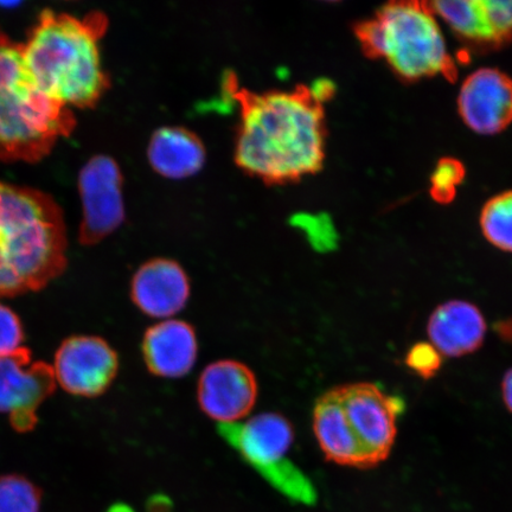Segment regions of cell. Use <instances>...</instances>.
I'll use <instances>...</instances> for the list:
<instances>
[{"label": "cell", "instance_id": "obj_22", "mask_svg": "<svg viewBox=\"0 0 512 512\" xmlns=\"http://www.w3.org/2000/svg\"><path fill=\"white\" fill-rule=\"evenodd\" d=\"M405 363L421 379L431 380L443 367V355L431 343H415L407 351Z\"/></svg>", "mask_w": 512, "mask_h": 512}, {"label": "cell", "instance_id": "obj_25", "mask_svg": "<svg viewBox=\"0 0 512 512\" xmlns=\"http://www.w3.org/2000/svg\"><path fill=\"white\" fill-rule=\"evenodd\" d=\"M501 389L504 406L512 414V368L504 374Z\"/></svg>", "mask_w": 512, "mask_h": 512}, {"label": "cell", "instance_id": "obj_20", "mask_svg": "<svg viewBox=\"0 0 512 512\" xmlns=\"http://www.w3.org/2000/svg\"><path fill=\"white\" fill-rule=\"evenodd\" d=\"M42 490L21 475L0 476V512H40Z\"/></svg>", "mask_w": 512, "mask_h": 512}, {"label": "cell", "instance_id": "obj_17", "mask_svg": "<svg viewBox=\"0 0 512 512\" xmlns=\"http://www.w3.org/2000/svg\"><path fill=\"white\" fill-rule=\"evenodd\" d=\"M147 158L160 176L183 179L194 176L206 163V149L195 133L184 127L165 126L151 137Z\"/></svg>", "mask_w": 512, "mask_h": 512}, {"label": "cell", "instance_id": "obj_13", "mask_svg": "<svg viewBox=\"0 0 512 512\" xmlns=\"http://www.w3.org/2000/svg\"><path fill=\"white\" fill-rule=\"evenodd\" d=\"M191 286L178 262L165 258L146 261L134 273L131 298L146 316L171 319L187 306Z\"/></svg>", "mask_w": 512, "mask_h": 512}, {"label": "cell", "instance_id": "obj_15", "mask_svg": "<svg viewBox=\"0 0 512 512\" xmlns=\"http://www.w3.org/2000/svg\"><path fill=\"white\" fill-rule=\"evenodd\" d=\"M198 355L196 331L178 319H165L146 330L143 357L150 373L162 379H181L194 368Z\"/></svg>", "mask_w": 512, "mask_h": 512}, {"label": "cell", "instance_id": "obj_12", "mask_svg": "<svg viewBox=\"0 0 512 512\" xmlns=\"http://www.w3.org/2000/svg\"><path fill=\"white\" fill-rule=\"evenodd\" d=\"M458 108L471 130L480 134L502 132L512 123V80L497 69L477 70L463 83Z\"/></svg>", "mask_w": 512, "mask_h": 512}, {"label": "cell", "instance_id": "obj_16", "mask_svg": "<svg viewBox=\"0 0 512 512\" xmlns=\"http://www.w3.org/2000/svg\"><path fill=\"white\" fill-rule=\"evenodd\" d=\"M313 432L320 450L331 463L368 469L367 459L352 432L337 388L320 398L313 408Z\"/></svg>", "mask_w": 512, "mask_h": 512}, {"label": "cell", "instance_id": "obj_11", "mask_svg": "<svg viewBox=\"0 0 512 512\" xmlns=\"http://www.w3.org/2000/svg\"><path fill=\"white\" fill-rule=\"evenodd\" d=\"M258 381L246 364L222 360L202 371L197 400L210 419L219 425L239 424L251 414L258 400Z\"/></svg>", "mask_w": 512, "mask_h": 512}, {"label": "cell", "instance_id": "obj_9", "mask_svg": "<svg viewBox=\"0 0 512 512\" xmlns=\"http://www.w3.org/2000/svg\"><path fill=\"white\" fill-rule=\"evenodd\" d=\"M55 389L53 367L32 361L30 349L21 348L0 356V413L10 415V424L17 432L34 430L37 409Z\"/></svg>", "mask_w": 512, "mask_h": 512}, {"label": "cell", "instance_id": "obj_5", "mask_svg": "<svg viewBox=\"0 0 512 512\" xmlns=\"http://www.w3.org/2000/svg\"><path fill=\"white\" fill-rule=\"evenodd\" d=\"M355 34L364 54L386 60L402 78L418 80L441 74L453 80L457 76L427 3H388L375 17L358 23Z\"/></svg>", "mask_w": 512, "mask_h": 512}, {"label": "cell", "instance_id": "obj_21", "mask_svg": "<svg viewBox=\"0 0 512 512\" xmlns=\"http://www.w3.org/2000/svg\"><path fill=\"white\" fill-rule=\"evenodd\" d=\"M465 168L457 159H441L435 168L431 183V195L435 201L443 204L450 203L457 194V188L464 181Z\"/></svg>", "mask_w": 512, "mask_h": 512}, {"label": "cell", "instance_id": "obj_14", "mask_svg": "<svg viewBox=\"0 0 512 512\" xmlns=\"http://www.w3.org/2000/svg\"><path fill=\"white\" fill-rule=\"evenodd\" d=\"M488 325L479 307L453 299L435 307L427 323L430 343L441 355L458 358L483 347Z\"/></svg>", "mask_w": 512, "mask_h": 512}, {"label": "cell", "instance_id": "obj_18", "mask_svg": "<svg viewBox=\"0 0 512 512\" xmlns=\"http://www.w3.org/2000/svg\"><path fill=\"white\" fill-rule=\"evenodd\" d=\"M433 14L439 15L450 27L469 40L497 43L488 21L483 0L427 3Z\"/></svg>", "mask_w": 512, "mask_h": 512}, {"label": "cell", "instance_id": "obj_1", "mask_svg": "<svg viewBox=\"0 0 512 512\" xmlns=\"http://www.w3.org/2000/svg\"><path fill=\"white\" fill-rule=\"evenodd\" d=\"M224 86L240 105L235 162L243 171L266 183L285 184L323 168L324 104L334 88L330 82L254 93L229 75Z\"/></svg>", "mask_w": 512, "mask_h": 512}, {"label": "cell", "instance_id": "obj_6", "mask_svg": "<svg viewBox=\"0 0 512 512\" xmlns=\"http://www.w3.org/2000/svg\"><path fill=\"white\" fill-rule=\"evenodd\" d=\"M219 427L222 437L275 488L294 501L311 503L315 499L310 480L288 459L294 431L283 415L264 413Z\"/></svg>", "mask_w": 512, "mask_h": 512}, {"label": "cell", "instance_id": "obj_19", "mask_svg": "<svg viewBox=\"0 0 512 512\" xmlns=\"http://www.w3.org/2000/svg\"><path fill=\"white\" fill-rule=\"evenodd\" d=\"M480 226L492 246L512 253V191L491 198L485 204Z\"/></svg>", "mask_w": 512, "mask_h": 512}, {"label": "cell", "instance_id": "obj_23", "mask_svg": "<svg viewBox=\"0 0 512 512\" xmlns=\"http://www.w3.org/2000/svg\"><path fill=\"white\" fill-rule=\"evenodd\" d=\"M24 339L25 334L21 318L10 307L0 303V356L21 349Z\"/></svg>", "mask_w": 512, "mask_h": 512}, {"label": "cell", "instance_id": "obj_7", "mask_svg": "<svg viewBox=\"0 0 512 512\" xmlns=\"http://www.w3.org/2000/svg\"><path fill=\"white\" fill-rule=\"evenodd\" d=\"M337 390L368 469L380 465L392 453L405 403L374 383H350Z\"/></svg>", "mask_w": 512, "mask_h": 512}, {"label": "cell", "instance_id": "obj_10", "mask_svg": "<svg viewBox=\"0 0 512 512\" xmlns=\"http://www.w3.org/2000/svg\"><path fill=\"white\" fill-rule=\"evenodd\" d=\"M55 379L67 393L98 398L112 386L119 356L104 338L72 336L61 343L54 360Z\"/></svg>", "mask_w": 512, "mask_h": 512}, {"label": "cell", "instance_id": "obj_3", "mask_svg": "<svg viewBox=\"0 0 512 512\" xmlns=\"http://www.w3.org/2000/svg\"><path fill=\"white\" fill-rule=\"evenodd\" d=\"M63 211L46 192L0 181V298L42 290L67 267Z\"/></svg>", "mask_w": 512, "mask_h": 512}, {"label": "cell", "instance_id": "obj_2", "mask_svg": "<svg viewBox=\"0 0 512 512\" xmlns=\"http://www.w3.org/2000/svg\"><path fill=\"white\" fill-rule=\"evenodd\" d=\"M108 19L100 11L78 18L46 9L23 44L25 63L38 88L64 107L93 108L111 86L99 42Z\"/></svg>", "mask_w": 512, "mask_h": 512}, {"label": "cell", "instance_id": "obj_8", "mask_svg": "<svg viewBox=\"0 0 512 512\" xmlns=\"http://www.w3.org/2000/svg\"><path fill=\"white\" fill-rule=\"evenodd\" d=\"M123 184V174L111 157L96 155L83 165L78 181L82 202L81 245H98L124 223Z\"/></svg>", "mask_w": 512, "mask_h": 512}, {"label": "cell", "instance_id": "obj_4", "mask_svg": "<svg viewBox=\"0 0 512 512\" xmlns=\"http://www.w3.org/2000/svg\"><path fill=\"white\" fill-rule=\"evenodd\" d=\"M75 126L73 111L32 79L23 43L0 31V163L40 162Z\"/></svg>", "mask_w": 512, "mask_h": 512}, {"label": "cell", "instance_id": "obj_24", "mask_svg": "<svg viewBox=\"0 0 512 512\" xmlns=\"http://www.w3.org/2000/svg\"><path fill=\"white\" fill-rule=\"evenodd\" d=\"M497 44L512 38V0H483Z\"/></svg>", "mask_w": 512, "mask_h": 512}]
</instances>
